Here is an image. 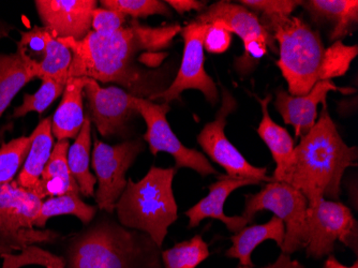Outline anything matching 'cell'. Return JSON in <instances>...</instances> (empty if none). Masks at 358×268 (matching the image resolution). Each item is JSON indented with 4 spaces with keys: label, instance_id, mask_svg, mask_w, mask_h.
I'll return each mask as SVG.
<instances>
[{
    "label": "cell",
    "instance_id": "44",
    "mask_svg": "<svg viewBox=\"0 0 358 268\" xmlns=\"http://www.w3.org/2000/svg\"><path fill=\"white\" fill-rule=\"evenodd\" d=\"M13 251L10 250L9 248L3 247V246L0 245V257L3 255H6V253H12Z\"/></svg>",
    "mask_w": 358,
    "mask_h": 268
},
{
    "label": "cell",
    "instance_id": "15",
    "mask_svg": "<svg viewBox=\"0 0 358 268\" xmlns=\"http://www.w3.org/2000/svg\"><path fill=\"white\" fill-rule=\"evenodd\" d=\"M331 92L343 94L355 92L353 88H343L336 85L331 80H320L311 88L310 92L303 96H292L283 90L275 92V110L282 117L283 122L293 127L295 136L301 138L309 132L317 120V106H325L327 96Z\"/></svg>",
    "mask_w": 358,
    "mask_h": 268
},
{
    "label": "cell",
    "instance_id": "25",
    "mask_svg": "<svg viewBox=\"0 0 358 268\" xmlns=\"http://www.w3.org/2000/svg\"><path fill=\"white\" fill-rule=\"evenodd\" d=\"M257 101L261 104L263 114L262 120L257 128V134L271 150V156L275 163V172L273 175H277L289 162L292 153L294 150L295 141L287 129L279 126L271 120L268 112V104L271 101V94L263 99L257 97Z\"/></svg>",
    "mask_w": 358,
    "mask_h": 268
},
{
    "label": "cell",
    "instance_id": "41",
    "mask_svg": "<svg viewBox=\"0 0 358 268\" xmlns=\"http://www.w3.org/2000/svg\"><path fill=\"white\" fill-rule=\"evenodd\" d=\"M168 56L169 53H166V52H156V53L145 52V53L138 55V62L146 66L148 69L154 70L164 64Z\"/></svg>",
    "mask_w": 358,
    "mask_h": 268
},
{
    "label": "cell",
    "instance_id": "1",
    "mask_svg": "<svg viewBox=\"0 0 358 268\" xmlns=\"http://www.w3.org/2000/svg\"><path fill=\"white\" fill-rule=\"evenodd\" d=\"M72 52L68 78H87L114 83L136 98L152 100L169 87L162 71L144 69L138 64L144 51L130 24L112 35L90 31L83 40L57 39Z\"/></svg>",
    "mask_w": 358,
    "mask_h": 268
},
{
    "label": "cell",
    "instance_id": "23",
    "mask_svg": "<svg viewBox=\"0 0 358 268\" xmlns=\"http://www.w3.org/2000/svg\"><path fill=\"white\" fill-rule=\"evenodd\" d=\"M306 10L315 21L333 24L329 39L341 41L352 34L358 22L357 0H309L303 1Z\"/></svg>",
    "mask_w": 358,
    "mask_h": 268
},
{
    "label": "cell",
    "instance_id": "27",
    "mask_svg": "<svg viewBox=\"0 0 358 268\" xmlns=\"http://www.w3.org/2000/svg\"><path fill=\"white\" fill-rule=\"evenodd\" d=\"M72 62V52L67 46L58 41L52 36L51 32H46L45 54L41 62H38L39 76L38 78H51L59 83H67L68 72Z\"/></svg>",
    "mask_w": 358,
    "mask_h": 268
},
{
    "label": "cell",
    "instance_id": "30",
    "mask_svg": "<svg viewBox=\"0 0 358 268\" xmlns=\"http://www.w3.org/2000/svg\"><path fill=\"white\" fill-rule=\"evenodd\" d=\"M31 143V134L3 143L0 147V186L14 181L25 163Z\"/></svg>",
    "mask_w": 358,
    "mask_h": 268
},
{
    "label": "cell",
    "instance_id": "14",
    "mask_svg": "<svg viewBox=\"0 0 358 268\" xmlns=\"http://www.w3.org/2000/svg\"><path fill=\"white\" fill-rule=\"evenodd\" d=\"M43 27L56 39L83 40L92 31L96 0H36Z\"/></svg>",
    "mask_w": 358,
    "mask_h": 268
},
{
    "label": "cell",
    "instance_id": "17",
    "mask_svg": "<svg viewBox=\"0 0 358 268\" xmlns=\"http://www.w3.org/2000/svg\"><path fill=\"white\" fill-rule=\"evenodd\" d=\"M218 178L216 183H211L208 187V195L185 213L189 219L188 227L193 229L206 218H211L224 223L227 230L235 234L250 223L243 216L231 217L225 215L224 204L227 197L237 189L259 185V183L251 179L232 178L227 175H220Z\"/></svg>",
    "mask_w": 358,
    "mask_h": 268
},
{
    "label": "cell",
    "instance_id": "33",
    "mask_svg": "<svg viewBox=\"0 0 358 268\" xmlns=\"http://www.w3.org/2000/svg\"><path fill=\"white\" fill-rule=\"evenodd\" d=\"M102 8L114 10L124 16H131L132 19L148 17L152 15L172 16L166 1L160 0H101Z\"/></svg>",
    "mask_w": 358,
    "mask_h": 268
},
{
    "label": "cell",
    "instance_id": "28",
    "mask_svg": "<svg viewBox=\"0 0 358 268\" xmlns=\"http://www.w3.org/2000/svg\"><path fill=\"white\" fill-rule=\"evenodd\" d=\"M209 255L208 244L202 235H195L189 241H180L170 249L162 250L161 259L164 268H196Z\"/></svg>",
    "mask_w": 358,
    "mask_h": 268
},
{
    "label": "cell",
    "instance_id": "38",
    "mask_svg": "<svg viewBox=\"0 0 358 268\" xmlns=\"http://www.w3.org/2000/svg\"><path fill=\"white\" fill-rule=\"evenodd\" d=\"M243 55L237 58L236 68L239 73L248 71L250 69L251 64L259 62L261 58L267 55L268 46L262 40H249V41L243 42Z\"/></svg>",
    "mask_w": 358,
    "mask_h": 268
},
{
    "label": "cell",
    "instance_id": "31",
    "mask_svg": "<svg viewBox=\"0 0 358 268\" xmlns=\"http://www.w3.org/2000/svg\"><path fill=\"white\" fill-rule=\"evenodd\" d=\"M42 80L39 90L32 94H25L23 99V104L17 108H14L12 117L13 118H21L31 112L43 114L50 106L57 100L62 92L67 83H59L51 78H44Z\"/></svg>",
    "mask_w": 358,
    "mask_h": 268
},
{
    "label": "cell",
    "instance_id": "39",
    "mask_svg": "<svg viewBox=\"0 0 358 268\" xmlns=\"http://www.w3.org/2000/svg\"><path fill=\"white\" fill-rule=\"evenodd\" d=\"M48 29L44 27L35 26L29 31L21 32V41L19 45L24 48V51H28L35 54H45V37Z\"/></svg>",
    "mask_w": 358,
    "mask_h": 268
},
{
    "label": "cell",
    "instance_id": "11",
    "mask_svg": "<svg viewBox=\"0 0 358 268\" xmlns=\"http://www.w3.org/2000/svg\"><path fill=\"white\" fill-rule=\"evenodd\" d=\"M136 108L146 124L143 140L148 143L150 153H168L175 160V169H190L202 177L220 175L204 154L196 149L188 148L177 138L166 120L171 111L169 104H156L148 99L136 98Z\"/></svg>",
    "mask_w": 358,
    "mask_h": 268
},
{
    "label": "cell",
    "instance_id": "22",
    "mask_svg": "<svg viewBox=\"0 0 358 268\" xmlns=\"http://www.w3.org/2000/svg\"><path fill=\"white\" fill-rule=\"evenodd\" d=\"M31 136L32 143L27 158L15 181L22 188L32 192L41 178L55 145L52 133V117L43 118L32 131Z\"/></svg>",
    "mask_w": 358,
    "mask_h": 268
},
{
    "label": "cell",
    "instance_id": "2",
    "mask_svg": "<svg viewBox=\"0 0 358 268\" xmlns=\"http://www.w3.org/2000/svg\"><path fill=\"white\" fill-rule=\"evenodd\" d=\"M357 147L348 146L323 106L319 118L309 132L301 136L289 162L271 179L301 191L308 204L320 197L339 201L345 171L357 167Z\"/></svg>",
    "mask_w": 358,
    "mask_h": 268
},
{
    "label": "cell",
    "instance_id": "42",
    "mask_svg": "<svg viewBox=\"0 0 358 268\" xmlns=\"http://www.w3.org/2000/svg\"><path fill=\"white\" fill-rule=\"evenodd\" d=\"M322 268H358V262L356 261L352 266H345L340 263L335 255H329Z\"/></svg>",
    "mask_w": 358,
    "mask_h": 268
},
{
    "label": "cell",
    "instance_id": "4",
    "mask_svg": "<svg viewBox=\"0 0 358 268\" xmlns=\"http://www.w3.org/2000/svg\"><path fill=\"white\" fill-rule=\"evenodd\" d=\"M175 167H152L141 181L129 178L115 205L117 220L127 229L148 234L164 247L169 227L178 219V206L173 191Z\"/></svg>",
    "mask_w": 358,
    "mask_h": 268
},
{
    "label": "cell",
    "instance_id": "21",
    "mask_svg": "<svg viewBox=\"0 0 358 268\" xmlns=\"http://www.w3.org/2000/svg\"><path fill=\"white\" fill-rule=\"evenodd\" d=\"M285 237V227L282 220L273 216L264 225L245 227L231 237L232 246L227 250L225 257L237 259L243 267H253L251 255L255 248L264 241L271 239L279 247H282Z\"/></svg>",
    "mask_w": 358,
    "mask_h": 268
},
{
    "label": "cell",
    "instance_id": "20",
    "mask_svg": "<svg viewBox=\"0 0 358 268\" xmlns=\"http://www.w3.org/2000/svg\"><path fill=\"white\" fill-rule=\"evenodd\" d=\"M69 147V141H59L54 145L53 152L44 167L41 178L32 190V193H35L42 201L68 192L80 193L78 183L68 167Z\"/></svg>",
    "mask_w": 358,
    "mask_h": 268
},
{
    "label": "cell",
    "instance_id": "9",
    "mask_svg": "<svg viewBox=\"0 0 358 268\" xmlns=\"http://www.w3.org/2000/svg\"><path fill=\"white\" fill-rule=\"evenodd\" d=\"M338 241L357 255V221L351 209L343 203L324 197L308 204L307 257L320 260L331 255Z\"/></svg>",
    "mask_w": 358,
    "mask_h": 268
},
{
    "label": "cell",
    "instance_id": "24",
    "mask_svg": "<svg viewBox=\"0 0 358 268\" xmlns=\"http://www.w3.org/2000/svg\"><path fill=\"white\" fill-rule=\"evenodd\" d=\"M92 122L86 115L83 127L78 132L73 144L68 150V167L78 183L80 193L86 197H94L96 176L90 171L92 167Z\"/></svg>",
    "mask_w": 358,
    "mask_h": 268
},
{
    "label": "cell",
    "instance_id": "43",
    "mask_svg": "<svg viewBox=\"0 0 358 268\" xmlns=\"http://www.w3.org/2000/svg\"><path fill=\"white\" fill-rule=\"evenodd\" d=\"M12 29H13V27L11 25L5 23V22L0 21V39L9 37L10 31Z\"/></svg>",
    "mask_w": 358,
    "mask_h": 268
},
{
    "label": "cell",
    "instance_id": "6",
    "mask_svg": "<svg viewBox=\"0 0 358 268\" xmlns=\"http://www.w3.org/2000/svg\"><path fill=\"white\" fill-rule=\"evenodd\" d=\"M41 202L15 181L0 186V245L21 251L28 246L51 244L62 237L53 230L36 229L34 225Z\"/></svg>",
    "mask_w": 358,
    "mask_h": 268
},
{
    "label": "cell",
    "instance_id": "12",
    "mask_svg": "<svg viewBox=\"0 0 358 268\" xmlns=\"http://www.w3.org/2000/svg\"><path fill=\"white\" fill-rule=\"evenodd\" d=\"M206 28L207 24L196 21L191 22L182 27L180 34L184 39V54L176 78L166 90L156 94L150 101L162 100L164 104H170L175 100H179L182 92L194 90L202 92L211 106L218 104L220 100L219 90L215 80L207 74L204 68L203 39Z\"/></svg>",
    "mask_w": 358,
    "mask_h": 268
},
{
    "label": "cell",
    "instance_id": "34",
    "mask_svg": "<svg viewBox=\"0 0 358 268\" xmlns=\"http://www.w3.org/2000/svg\"><path fill=\"white\" fill-rule=\"evenodd\" d=\"M3 260L1 268H21L27 265H40L45 268H66L62 255L50 253L37 245L28 246L17 255L6 253L1 255Z\"/></svg>",
    "mask_w": 358,
    "mask_h": 268
},
{
    "label": "cell",
    "instance_id": "36",
    "mask_svg": "<svg viewBox=\"0 0 358 268\" xmlns=\"http://www.w3.org/2000/svg\"><path fill=\"white\" fill-rule=\"evenodd\" d=\"M127 17L114 10L96 8L92 13V31L99 35H112L124 28Z\"/></svg>",
    "mask_w": 358,
    "mask_h": 268
},
{
    "label": "cell",
    "instance_id": "40",
    "mask_svg": "<svg viewBox=\"0 0 358 268\" xmlns=\"http://www.w3.org/2000/svg\"><path fill=\"white\" fill-rule=\"evenodd\" d=\"M166 3L179 14L190 11H198L202 13L207 7L205 1H198V0H168Z\"/></svg>",
    "mask_w": 358,
    "mask_h": 268
},
{
    "label": "cell",
    "instance_id": "8",
    "mask_svg": "<svg viewBox=\"0 0 358 268\" xmlns=\"http://www.w3.org/2000/svg\"><path fill=\"white\" fill-rule=\"evenodd\" d=\"M94 139L92 167L98 185L94 199L99 211L113 215L128 183L127 172L144 152L146 145L141 138L128 139L115 145L102 142L96 133Z\"/></svg>",
    "mask_w": 358,
    "mask_h": 268
},
{
    "label": "cell",
    "instance_id": "16",
    "mask_svg": "<svg viewBox=\"0 0 358 268\" xmlns=\"http://www.w3.org/2000/svg\"><path fill=\"white\" fill-rule=\"evenodd\" d=\"M195 21L227 30L238 36L243 42L253 39L262 40L273 53H278L275 40L265 29L257 14L243 6L230 1H218L206 7Z\"/></svg>",
    "mask_w": 358,
    "mask_h": 268
},
{
    "label": "cell",
    "instance_id": "19",
    "mask_svg": "<svg viewBox=\"0 0 358 268\" xmlns=\"http://www.w3.org/2000/svg\"><path fill=\"white\" fill-rule=\"evenodd\" d=\"M38 76V62L19 44L14 53H0V118L20 90Z\"/></svg>",
    "mask_w": 358,
    "mask_h": 268
},
{
    "label": "cell",
    "instance_id": "3",
    "mask_svg": "<svg viewBox=\"0 0 358 268\" xmlns=\"http://www.w3.org/2000/svg\"><path fill=\"white\" fill-rule=\"evenodd\" d=\"M110 216L94 218L64 241L66 268H164L162 248L148 234L127 229Z\"/></svg>",
    "mask_w": 358,
    "mask_h": 268
},
{
    "label": "cell",
    "instance_id": "35",
    "mask_svg": "<svg viewBox=\"0 0 358 268\" xmlns=\"http://www.w3.org/2000/svg\"><path fill=\"white\" fill-rule=\"evenodd\" d=\"M241 6L261 16H292L303 1L299 0H241Z\"/></svg>",
    "mask_w": 358,
    "mask_h": 268
},
{
    "label": "cell",
    "instance_id": "13",
    "mask_svg": "<svg viewBox=\"0 0 358 268\" xmlns=\"http://www.w3.org/2000/svg\"><path fill=\"white\" fill-rule=\"evenodd\" d=\"M84 97L87 99V116L102 136L128 138L130 125L140 116L136 108V97L117 86L102 87L92 78L86 80Z\"/></svg>",
    "mask_w": 358,
    "mask_h": 268
},
{
    "label": "cell",
    "instance_id": "29",
    "mask_svg": "<svg viewBox=\"0 0 358 268\" xmlns=\"http://www.w3.org/2000/svg\"><path fill=\"white\" fill-rule=\"evenodd\" d=\"M357 54V45H345L343 41L334 42L324 51L317 82L331 80L334 78L345 76Z\"/></svg>",
    "mask_w": 358,
    "mask_h": 268
},
{
    "label": "cell",
    "instance_id": "26",
    "mask_svg": "<svg viewBox=\"0 0 358 268\" xmlns=\"http://www.w3.org/2000/svg\"><path fill=\"white\" fill-rule=\"evenodd\" d=\"M98 207L87 204L80 199V193L68 192L59 197H48L43 199L39 213L36 218V229H45L46 223L52 218L70 215L78 218L84 227L92 223L98 213Z\"/></svg>",
    "mask_w": 358,
    "mask_h": 268
},
{
    "label": "cell",
    "instance_id": "5",
    "mask_svg": "<svg viewBox=\"0 0 358 268\" xmlns=\"http://www.w3.org/2000/svg\"><path fill=\"white\" fill-rule=\"evenodd\" d=\"M259 21L278 43L277 66L292 96H303L317 82L324 48L321 35L296 16H259Z\"/></svg>",
    "mask_w": 358,
    "mask_h": 268
},
{
    "label": "cell",
    "instance_id": "37",
    "mask_svg": "<svg viewBox=\"0 0 358 268\" xmlns=\"http://www.w3.org/2000/svg\"><path fill=\"white\" fill-rule=\"evenodd\" d=\"M232 34L222 28L207 24L203 45L209 54H222L230 48Z\"/></svg>",
    "mask_w": 358,
    "mask_h": 268
},
{
    "label": "cell",
    "instance_id": "18",
    "mask_svg": "<svg viewBox=\"0 0 358 268\" xmlns=\"http://www.w3.org/2000/svg\"><path fill=\"white\" fill-rule=\"evenodd\" d=\"M87 78H70L62 92V101L52 117V133L59 141L76 140L85 122L84 88Z\"/></svg>",
    "mask_w": 358,
    "mask_h": 268
},
{
    "label": "cell",
    "instance_id": "10",
    "mask_svg": "<svg viewBox=\"0 0 358 268\" xmlns=\"http://www.w3.org/2000/svg\"><path fill=\"white\" fill-rule=\"evenodd\" d=\"M237 102L233 94L225 87H221V108L216 118L205 125L199 133V145L211 161L220 165L227 172V176L236 179H251L257 183L273 181L267 176V167L251 164L238 149L225 136V127L229 115L236 110Z\"/></svg>",
    "mask_w": 358,
    "mask_h": 268
},
{
    "label": "cell",
    "instance_id": "7",
    "mask_svg": "<svg viewBox=\"0 0 358 268\" xmlns=\"http://www.w3.org/2000/svg\"><path fill=\"white\" fill-rule=\"evenodd\" d=\"M308 199L287 183L271 181L255 195H247L243 217L252 223L257 213L269 211L278 217L285 227V237L281 253L293 255L305 249L307 239Z\"/></svg>",
    "mask_w": 358,
    "mask_h": 268
},
{
    "label": "cell",
    "instance_id": "32",
    "mask_svg": "<svg viewBox=\"0 0 358 268\" xmlns=\"http://www.w3.org/2000/svg\"><path fill=\"white\" fill-rule=\"evenodd\" d=\"M129 24L136 31L143 50L145 52H154V53L170 48L174 38L180 34L182 29L179 24L150 27L148 25H143L138 20L134 19L129 22Z\"/></svg>",
    "mask_w": 358,
    "mask_h": 268
}]
</instances>
